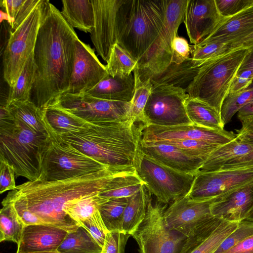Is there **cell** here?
<instances>
[{
  "mask_svg": "<svg viewBox=\"0 0 253 253\" xmlns=\"http://www.w3.org/2000/svg\"><path fill=\"white\" fill-rule=\"evenodd\" d=\"M253 116V100L243 107L238 112V118Z\"/></svg>",
  "mask_w": 253,
  "mask_h": 253,
  "instance_id": "obj_58",
  "label": "cell"
},
{
  "mask_svg": "<svg viewBox=\"0 0 253 253\" xmlns=\"http://www.w3.org/2000/svg\"><path fill=\"white\" fill-rule=\"evenodd\" d=\"M134 168L151 195L160 204H171L186 196L192 186L195 175L168 167L138 149Z\"/></svg>",
  "mask_w": 253,
  "mask_h": 253,
  "instance_id": "obj_7",
  "label": "cell"
},
{
  "mask_svg": "<svg viewBox=\"0 0 253 253\" xmlns=\"http://www.w3.org/2000/svg\"><path fill=\"white\" fill-rule=\"evenodd\" d=\"M151 94L143 111L144 125L170 126L193 124L185 109L186 89L151 81Z\"/></svg>",
  "mask_w": 253,
  "mask_h": 253,
  "instance_id": "obj_11",
  "label": "cell"
},
{
  "mask_svg": "<svg viewBox=\"0 0 253 253\" xmlns=\"http://www.w3.org/2000/svg\"><path fill=\"white\" fill-rule=\"evenodd\" d=\"M137 65V62L132 56L116 43L112 47L109 61L105 66L109 75L125 78L129 76Z\"/></svg>",
  "mask_w": 253,
  "mask_h": 253,
  "instance_id": "obj_38",
  "label": "cell"
},
{
  "mask_svg": "<svg viewBox=\"0 0 253 253\" xmlns=\"http://www.w3.org/2000/svg\"><path fill=\"white\" fill-rule=\"evenodd\" d=\"M78 37L49 1L46 6L33 52L37 70L30 101L43 110L69 86Z\"/></svg>",
  "mask_w": 253,
  "mask_h": 253,
  "instance_id": "obj_1",
  "label": "cell"
},
{
  "mask_svg": "<svg viewBox=\"0 0 253 253\" xmlns=\"http://www.w3.org/2000/svg\"><path fill=\"white\" fill-rule=\"evenodd\" d=\"M5 107L15 118L25 124L34 132L47 134L51 137V132L44 120L43 111L31 101L15 102Z\"/></svg>",
  "mask_w": 253,
  "mask_h": 253,
  "instance_id": "obj_31",
  "label": "cell"
},
{
  "mask_svg": "<svg viewBox=\"0 0 253 253\" xmlns=\"http://www.w3.org/2000/svg\"><path fill=\"white\" fill-rule=\"evenodd\" d=\"M126 122L89 123L77 132L58 136L101 163L113 168H134L144 126Z\"/></svg>",
  "mask_w": 253,
  "mask_h": 253,
  "instance_id": "obj_3",
  "label": "cell"
},
{
  "mask_svg": "<svg viewBox=\"0 0 253 253\" xmlns=\"http://www.w3.org/2000/svg\"><path fill=\"white\" fill-rule=\"evenodd\" d=\"M253 235V221L244 220L222 242L213 253H224L247 238Z\"/></svg>",
  "mask_w": 253,
  "mask_h": 253,
  "instance_id": "obj_44",
  "label": "cell"
},
{
  "mask_svg": "<svg viewBox=\"0 0 253 253\" xmlns=\"http://www.w3.org/2000/svg\"><path fill=\"white\" fill-rule=\"evenodd\" d=\"M60 253L57 251H53V252H34V253Z\"/></svg>",
  "mask_w": 253,
  "mask_h": 253,
  "instance_id": "obj_61",
  "label": "cell"
},
{
  "mask_svg": "<svg viewBox=\"0 0 253 253\" xmlns=\"http://www.w3.org/2000/svg\"><path fill=\"white\" fill-rule=\"evenodd\" d=\"M239 223L213 216L187 237L178 253H213Z\"/></svg>",
  "mask_w": 253,
  "mask_h": 253,
  "instance_id": "obj_19",
  "label": "cell"
},
{
  "mask_svg": "<svg viewBox=\"0 0 253 253\" xmlns=\"http://www.w3.org/2000/svg\"><path fill=\"white\" fill-rule=\"evenodd\" d=\"M188 0H167L163 27L146 55L138 64L140 79H153L163 73L171 64L172 45L178 28L184 22Z\"/></svg>",
  "mask_w": 253,
  "mask_h": 253,
  "instance_id": "obj_10",
  "label": "cell"
},
{
  "mask_svg": "<svg viewBox=\"0 0 253 253\" xmlns=\"http://www.w3.org/2000/svg\"><path fill=\"white\" fill-rule=\"evenodd\" d=\"M0 211V241H10L18 244L25 225L12 203L5 198Z\"/></svg>",
  "mask_w": 253,
  "mask_h": 253,
  "instance_id": "obj_36",
  "label": "cell"
},
{
  "mask_svg": "<svg viewBox=\"0 0 253 253\" xmlns=\"http://www.w3.org/2000/svg\"><path fill=\"white\" fill-rule=\"evenodd\" d=\"M224 253H253V235L244 239Z\"/></svg>",
  "mask_w": 253,
  "mask_h": 253,
  "instance_id": "obj_55",
  "label": "cell"
},
{
  "mask_svg": "<svg viewBox=\"0 0 253 253\" xmlns=\"http://www.w3.org/2000/svg\"><path fill=\"white\" fill-rule=\"evenodd\" d=\"M0 193L16 189L15 172L11 166L0 160Z\"/></svg>",
  "mask_w": 253,
  "mask_h": 253,
  "instance_id": "obj_52",
  "label": "cell"
},
{
  "mask_svg": "<svg viewBox=\"0 0 253 253\" xmlns=\"http://www.w3.org/2000/svg\"><path fill=\"white\" fill-rule=\"evenodd\" d=\"M68 232L46 224L25 225L16 253L57 251Z\"/></svg>",
  "mask_w": 253,
  "mask_h": 253,
  "instance_id": "obj_23",
  "label": "cell"
},
{
  "mask_svg": "<svg viewBox=\"0 0 253 253\" xmlns=\"http://www.w3.org/2000/svg\"><path fill=\"white\" fill-rule=\"evenodd\" d=\"M135 79L131 74L125 78L109 74L86 93L97 98L131 102L134 92Z\"/></svg>",
  "mask_w": 253,
  "mask_h": 253,
  "instance_id": "obj_25",
  "label": "cell"
},
{
  "mask_svg": "<svg viewBox=\"0 0 253 253\" xmlns=\"http://www.w3.org/2000/svg\"><path fill=\"white\" fill-rule=\"evenodd\" d=\"M245 220L253 221V209L248 214Z\"/></svg>",
  "mask_w": 253,
  "mask_h": 253,
  "instance_id": "obj_60",
  "label": "cell"
},
{
  "mask_svg": "<svg viewBox=\"0 0 253 253\" xmlns=\"http://www.w3.org/2000/svg\"><path fill=\"white\" fill-rule=\"evenodd\" d=\"M165 207L149 200L145 218L131 235L140 253H178L187 238L170 229L165 224Z\"/></svg>",
  "mask_w": 253,
  "mask_h": 253,
  "instance_id": "obj_12",
  "label": "cell"
},
{
  "mask_svg": "<svg viewBox=\"0 0 253 253\" xmlns=\"http://www.w3.org/2000/svg\"><path fill=\"white\" fill-rule=\"evenodd\" d=\"M108 75L106 66L99 61L93 49L78 38L70 84L65 93H85Z\"/></svg>",
  "mask_w": 253,
  "mask_h": 253,
  "instance_id": "obj_18",
  "label": "cell"
},
{
  "mask_svg": "<svg viewBox=\"0 0 253 253\" xmlns=\"http://www.w3.org/2000/svg\"><path fill=\"white\" fill-rule=\"evenodd\" d=\"M151 195L143 185L138 192L129 197L123 213L121 232L131 236L137 229L145 218Z\"/></svg>",
  "mask_w": 253,
  "mask_h": 253,
  "instance_id": "obj_29",
  "label": "cell"
},
{
  "mask_svg": "<svg viewBox=\"0 0 253 253\" xmlns=\"http://www.w3.org/2000/svg\"><path fill=\"white\" fill-rule=\"evenodd\" d=\"M242 123V127L236 130L237 139L244 141L253 140V116L239 117Z\"/></svg>",
  "mask_w": 253,
  "mask_h": 253,
  "instance_id": "obj_53",
  "label": "cell"
},
{
  "mask_svg": "<svg viewBox=\"0 0 253 253\" xmlns=\"http://www.w3.org/2000/svg\"><path fill=\"white\" fill-rule=\"evenodd\" d=\"M253 209V183L235 189L214 201L211 207V215L224 221L245 220Z\"/></svg>",
  "mask_w": 253,
  "mask_h": 253,
  "instance_id": "obj_22",
  "label": "cell"
},
{
  "mask_svg": "<svg viewBox=\"0 0 253 253\" xmlns=\"http://www.w3.org/2000/svg\"><path fill=\"white\" fill-rule=\"evenodd\" d=\"M223 17L215 0H188L183 22L190 42L196 45L207 38Z\"/></svg>",
  "mask_w": 253,
  "mask_h": 253,
  "instance_id": "obj_20",
  "label": "cell"
},
{
  "mask_svg": "<svg viewBox=\"0 0 253 253\" xmlns=\"http://www.w3.org/2000/svg\"><path fill=\"white\" fill-rule=\"evenodd\" d=\"M61 13L68 24L85 33L94 26V12L91 0H62Z\"/></svg>",
  "mask_w": 253,
  "mask_h": 253,
  "instance_id": "obj_28",
  "label": "cell"
},
{
  "mask_svg": "<svg viewBox=\"0 0 253 253\" xmlns=\"http://www.w3.org/2000/svg\"><path fill=\"white\" fill-rule=\"evenodd\" d=\"M128 199L129 197H125L108 199L99 207L100 215L109 232L121 231L123 213Z\"/></svg>",
  "mask_w": 253,
  "mask_h": 253,
  "instance_id": "obj_40",
  "label": "cell"
},
{
  "mask_svg": "<svg viewBox=\"0 0 253 253\" xmlns=\"http://www.w3.org/2000/svg\"><path fill=\"white\" fill-rule=\"evenodd\" d=\"M253 167V150L231 160L220 169H233ZM219 169V170H220Z\"/></svg>",
  "mask_w": 253,
  "mask_h": 253,
  "instance_id": "obj_54",
  "label": "cell"
},
{
  "mask_svg": "<svg viewBox=\"0 0 253 253\" xmlns=\"http://www.w3.org/2000/svg\"><path fill=\"white\" fill-rule=\"evenodd\" d=\"M132 168L109 167L81 176L55 181H28L17 185L11 192L23 200L29 209L44 224L68 232L80 226L64 211L70 200L100 193L111 179L121 174L133 172Z\"/></svg>",
  "mask_w": 253,
  "mask_h": 253,
  "instance_id": "obj_2",
  "label": "cell"
},
{
  "mask_svg": "<svg viewBox=\"0 0 253 253\" xmlns=\"http://www.w3.org/2000/svg\"><path fill=\"white\" fill-rule=\"evenodd\" d=\"M218 10L222 16L234 15L253 4V0H215Z\"/></svg>",
  "mask_w": 253,
  "mask_h": 253,
  "instance_id": "obj_49",
  "label": "cell"
},
{
  "mask_svg": "<svg viewBox=\"0 0 253 253\" xmlns=\"http://www.w3.org/2000/svg\"><path fill=\"white\" fill-rule=\"evenodd\" d=\"M218 197L195 201L185 196L176 200L164 211L166 225L187 237L197 227L213 216L211 207Z\"/></svg>",
  "mask_w": 253,
  "mask_h": 253,
  "instance_id": "obj_17",
  "label": "cell"
},
{
  "mask_svg": "<svg viewBox=\"0 0 253 253\" xmlns=\"http://www.w3.org/2000/svg\"><path fill=\"white\" fill-rule=\"evenodd\" d=\"M193 49V45H189L185 38L176 36L172 45L171 63L179 65L183 63L191 57Z\"/></svg>",
  "mask_w": 253,
  "mask_h": 253,
  "instance_id": "obj_50",
  "label": "cell"
},
{
  "mask_svg": "<svg viewBox=\"0 0 253 253\" xmlns=\"http://www.w3.org/2000/svg\"><path fill=\"white\" fill-rule=\"evenodd\" d=\"M253 33V4L234 15L223 17L215 30L201 42L230 44Z\"/></svg>",
  "mask_w": 253,
  "mask_h": 253,
  "instance_id": "obj_24",
  "label": "cell"
},
{
  "mask_svg": "<svg viewBox=\"0 0 253 253\" xmlns=\"http://www.w3.org/2000/svg\"><path fill=\"white\" fill-rule=\"evenodd\" d=\"M94 26L90 33L97 53L107 63L112 47L117 43L122 6L125 0H91Z\"/></svg>",
  "mask_w": 253,
  "mask_h": 253,
  "instance_id": "obj_15",
  "label": "cell"
},
{
  "mask_svg": "<svg viewBox=\"0 0 253 253\" xmlns=\"http://www.w3.org/2000/svg\"><path fill=\"white\" fill-rule=\"evenodd\" d=\"M36 70L32 53L26 61L15 83L9 87L4 106H8L15 102L30 100Z\"/></svg>",
  "mask_w": 253,
  "mask_h": 253,
  "instance_id": "obj_34",
  "label": "cell"
},
{
  "mask_svg": "<svg viewBox=\"0 0 253 253\" xmlns=\"http://www.w3.org/2000/svg\"><path fill=\"white\" fill-rule=\"evenodd\" d=\"M253 150V145L236 138L227 144L216 148L204 162L198 172L218 170L231 160Z\"/></svg>",
  "mask_w": 253,
  "mask_h": 253,
  "instance_id": "obj_27",
  "label": "cell"
},
{
  "mask_svg": "<svg viewBox=\"0 0 253 253\" xmlns=\"http://www.w3.org/2000/svg\"><path fill=\"white\" fill-rule=\"evenodd\" d=\"M251 183H253V167L197 172L186 196L195 201L206 200Z\"/></svg>",
  "mask_w": 253,
  "mask_h": 253,
  "instance_id": "obj_14",
  "label": "cell"
},
{
  "mask_svg": "<svg viewBox=\"0 0 253 253\" xmlns=\"http://www.w3.org/2000/svg\"><path fill=\"white\" fill-rule=\"evenodd\" d=\"M237 137V133L231 131L212 129L194 124L170 126L148 125L143 127L141 140L163 142L194 139L219 146L234 140Z\"/></svg>",
  "mask_w": 253,
  "mask_h": 253,
  "instance_id": "obj_16",
  "label": "cell"
},
{
  "mask_svg": "<svg viewBox=\"0 0 253 253\" xmlns=\"http://www.w3.org/2000/svg\"><path fill=\"white\" fill-rule=\"evenodd\" d=\"M102 247L83 226L68 232L58 248L60 253H101Z\"/></svg>",
  "mask_w": 253,
  "mask_h": 253,
  "instance_id": "obj_33",
  "label": "cell"
},
{
  "mask_svg": "<svg viewBox=\"0 0 253 253\" xmlns=\"http://www.w3.org/2000/svg\"><path fill=\"white\" fill-rule=\"evenodd\" d=\"M253 83V72L250 69L239 70L230 86L228 94L238 93L248 88Z\"/></svg>",
  "mask_w": 253,
  "mask_h": 253,
  "instance_id": "obj_51",
  "label": "cell"
},
{
  "mask_svg": "<svg viewBox=\"0 0 253 253\" xmlns=\"http://www.w3.org/2000/svg\"><path fill=\"white\" fill-rule=\"evenodd\" d=\"M3 20H6L8 23L9 19L6 12H3L2 10H0V22H2Z\"/></svg>",
  "mask_w": 253,
  "mask_h": 253,
  "instance_id": "obj_59",
  "label": "cell"
},
{
  "mask_svg": "<svg viewBox=\"0 0 253 253\" xmlns=\"http://www.w3.org/2000/svg\"><path fill=\"white\" fill-rule=\"evenodd\" d=\"M51 106L59 108L87 123L123 122L132 120L131 102L105 100L86 93L63 94Z\"/></svg>",
  "mask_w": 253,
  "mask_h": 253,
  "instance_id": "obj_13",
  "label": "cell"
},
{
  "mask_svg": "<svg viewBox=\"0 0 253 253\" xmlns=\"http://www.w3.org/2000/svg\"><path fill=\"white\" fill-rule=\"evenodd\" d=\"M185 107L193 124L212 129H224L220 113L207 103L189 96L185 101Z\"/></svg>",
  "mask_w": 253,
  "mask_h": 253,
  "instance_id": "obj_30",
  "label": "cell"
},
{
  "mask_svg": "<svg viewBox=\"0 0 253 253\" xmlns=\"http://www.w3.org/2000/svg\"><path fill=\"white\" fill-rule=\"evenodd\" d=\"M137 66L133 71L135 88L131 101V117L136 123L144 125L143 111L151 92L152 84L150 79H140Z\"/></svg>",
  "mask_w": 253,
  "mask_h": 253,
  "instance_id": "obj_39",
  "label": "cell"
},
{
  "mask_svg": "<svg viewBox=\"0 0 253 253\" xmlns=\"http://www.w3.org/2000/svg\"><path fill=\"white\" fill-rule=\"evenodd\" d=\"M0 110V160L11 166L17 176L38 180L51 137L31 130L4 105Z\"/></svg>",
  "mask_w": 253,
  "mask_h": 253,
  "instance_id": "obj_4",
  "label": "cell"
},
{
  "mask_svg": "<svg viewBox=\"0 0 253 253\" xmlns=\"http://www.w3.org/2000/svg\"><path fill=\"white\" fill-rule=\"evenodd\" d=\"M94 193L69 201L64 211L80 226L82 222L99 210L101 205L108 200Z\"/></svg>",
  "mask_w": 253,
  "mask_h": 253,
  "instance_id": "obj_37",
  "label": "cell"
},
{
  "mask_svg": "<svg viewBox=\"0 0 253 253\" xmlns=\"http://www.w3.org/2000/svg\"><path fill=\"white\" fill-rule=\"evenodd\" d=\"M167 0H125L117 43L137 62L147 53L164 24Z\"/></svg>",
  "mask_w": 253,
  "mask_h": 253,
  "instance_id": "obj_5",
  "label": "cell"
},
{
  "mask_svg": "<svg viewBox=\"0 0 253 253\" xmlns=\"http://www.w3.org/2000/svg\"><path fill=\"white\" fill-rule=\"evenodd\" d=\"M253 100V85H252L244 91L228 94L222 104L220 112L224 126L231 121L240 109Z\"/></svg>",
  "mask_w": 253,
  "mask_h": 253,
  "instance_id": "obj_43",
  "label": "cell"
},
{
  "mask_svg": "<svg viewBox=\"0 0 253 253\" xmlns=\"http://www.w3.org/2000/svg\"><path fill=\"white\" fill-rule=\"evenodd\" d=\"M170 143L196 157L205 161L210 154L218 146L194 139L176 140L163 141Z\"/></svg>",
  "mask_w": 253,
  "mask_h": 253,
  "instance_id": "obj_45",
  "label": "cell"
},
{
  "mask_svg": "<svg viewBox=\"0 0 253 253\" xmlns=\"http://www.w3.org/2000/svg\"><path fill=\"white\" fill-rule=\"evenodd\" d=\"M199 68L194 66L191 57L180 64L171 63L163 73L150 80L186 89L198 73Z\"/></svg>",
  "mask_w": 253,
  "mask_h": 253,
  "instance_id": "obj_35",
  "label": "cell"
},
{
  "mask_svg": "<svg viewBox=\"0 0 253 253\" xmlns=\"http://www.w3.org/2000/svg\"><path fill=\"white\" fill-rule=\"evenodd\" d=\"M109 167L68 143L51 138L38 180H65L97 172Z\"/></svg>",
  "mask_w": 253,
  "mask_h": 253,
  "instance_id": "obj_9",
  "label": "cell"
},
{
  "mask_svg": "<svg viewBox=\"0 0 253 253\" xmlns=\"http://www.w3.org/2000/svg\"><path fill=\"white\" fill-rule=\"evenodd\" d=\"M144 182L136 170L116 176L99 195L106 199L129 197L138 192Z\"/></svg>",
  "mask_w": 253,
  "mask_h": 253,
  "instance_id": "obj_32",
  "label": "cell"
},
{
  "mask_svg": "<svg viewBox=\"0 0 253 253\" xmlns=\"http://www.w3.org/2000/svg\"><path fill=\"white\" fill-rule=\"evenodd\" d=\"M103 248L106 236L109 232L100 215L99 210L91 215L80 224Z\"/></svg>",
  "mask_w": 253,
  "mask_h": 253,
  "instance_id": "obj_46",
  "label": "cell"
},
{
  "mask_svg": "<svg viewBox=\"0 0 253 253\" xmlns=\"http://www.w3.org/2000/svg\"><path fill=\"white\" fill-rule=\"evenodd\" d=\"M139 147L144 154L161 164L184 173L195 175L205 161L167 142L140 139Z\"/></svg>",
  "mask_w": 253,
  "mask_h": 253,
  "instance_id": "obj_21",
  "label": "cell"
},
{
  "mask_svg": "<svg viewBox=\"0 0 253 253\" xmlns=\"http://www.w3.org/2000/svg\"><path fill=\"white\" fill-rule=\"evenodd\" d=\"M248 51L247 48H237L202 65L186 89L189 96L207 103L220 113Z\"/></svg>",
  "mask_w": 253,
  "mask_h": 253,
  "instance_id": "obj_6",
  "label": "cell"
},
{
  "mask_svg": "<svg viewBox=\"0 0 253 253\" xmlns=\"http://www.w3.org/2000/svg\"><path fill=\"white\" fill-rule=\"evenodd\" d=\"M44 120L51 132L52 139L61 135L77 132L86 128L89 123L54 106L43 110Z\"/></svg>",
  "mask_w": 253,
  "mask_h": 253,
  "instance_id": "obj_26",
  "label": "cell"
},
{
  "mask_svg": "<svg viewBox=\"0 0 253 253\" xmlns=\"http://www.w3.org/2000/svg\"><path fill=\"white\" fill-rule=\"evenodd\" d=\"M48 1L41 0L25 20L15 30L9 31L2 55L3 78L9 87L15 83L28 58L33 53Z\"/></svg>",
  "mask_w": 253,
  "mask_h": 253,
  "instance_id": "obj_8",
  "label": "cell"
},
{
  "mask_svg": "<svg viewBox=\"0 0 253 253\" xmlns=\"http://www.w3.org/2000/svg\"><path fill=\"white\" fill-rule=\"evenodd\" d=\"M248 49L239 70L250 69L253 72V48Z\"/></svg>",
  "mask_w": 253,
  "mask_h": 253,
  "instance_id": "obj_57",
  "label": "cell"
},
{
  "mask_svg": "<svg viewBox=\"0 0 253 253\" xmlns=\"http://www.w3.org/2000/svg\"><path fill=\"white\" fill-rule=\"evenodd\" d=\"M41 0H1L0 4L7 14L11 30H15L28 17Z\"/></svg>",
  "mask_w": 253,
  "mask_h": 253,
  "instance_id": "obj_41",
  "label": "cell"
},
{
  "mask_svg": "<svg viewBox=\"0 0 253 253\" xmlns=\"http://www.w3.org/2000/svg\"><path fill=\"white\" fill-rule=\"evenodd\" d=\"M228 44L230 51L237 48H253V33L236 42Z\"/></svg>",
  "mask_w": 253,
  "mask_h": 253,
  "instance_id": "obj_56",
  "label": "cell"
},
{
  "mask_svg": "<svg viewBox=\"0 0 253 253\" xmlns=\"http://www.w3.org/2000/svg\"><path fill=\"white\" fill-rule=\"evenodd\" d=\"M230 52L227 43L201 42L193 45L191 58L193 65L200 68L205 63Z\"/></svg>",
  "mask_w": 253,
  "mask_h": 253,
  "instance_id": "obj_42",
  "label": "cell"
},
{
  "mask_svg": "<svg viewBox=\"0 0 253 253\" xmlns=\"http://www.w3.org/2000/svg\"><path fill=\"white\" fill-rule=\"evenodd\" d=\"M5 199L12 203L18 215L25 225L44 224L29 210L23 200L13 194L11 191L8 193Z\"/></svg>",
  "mask_w": 253,
  "mask_h": 253,
  "instance_id": "obj_47",
  "label": "cell"
},
{
  "mask_svg": "<svg viewBox=\"0 0 253 253\" xmlns=\"http://www.w3.org/2000/svg\"><path fill=\"white\" fill-rule=\"evenodd\" d=\"M129 236L121 231L109 232L106 236L101 253H125Z\"/></svg>",
  "mask_w": 253,
  "mask_h": 253,
  "instance_id": "obj_48",
  "label": "cell"
}]
</instances>
